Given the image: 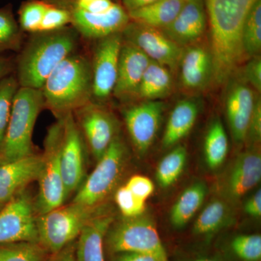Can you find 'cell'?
Instances as JSON below:
<instances>
[{
    "instance_id": "cell-1",
    "label": "cell",
    "mask_w": 261,
    "mask_h": 261,
    "mask_svg": "<svg viewBox=\"0 0 261 261\" xmlns=\"http://www.w3.org/2000/svg\"><path fill=\"white\" fill-rule=\"evenodd\" d=\"M257 0H203L210 32L212 80L223 84L231 80L246 59L243 46L244 24Z\"/></svg>"
},
{
    "instance_id": "cell-2",
    "label": "cell",
    "mask_w": 261,
    "mask_h": 261,
    "mask_svg": "<svg viewBox=\"0 0 261 261\" xmlns=\"http://www.w3.org/2000/svg\"><path fill=\"white\" fill-rule=\"evenodd\" d=\"M32 34L15 63V76L20 87L41 89L53 70L76 50L80 34L72 27Z\"/></svg>"
},
{
    "instance_id": "cell-3",
    "label": "cell",
    "mask_w": 261,
    "mask_h": 261,
    "mask_svg": "<svg viewBox=\"0 0 261 261\" xmlns=\"http://www.w3.org/2000/svg\"><path fill=\"white\" fill-rule=\"evenodd\" d=\"M75 51L53 70L41 89L44 108L58 118L92 102L91 60Z\"/></svg>"
},
{
    "instance_id": "cell-4",
    "label": "cell",
    "mask_w": 261,
    "mask_h": 261,
    "mask_svg": "<svg viewBox=\"0 0 261 261\" xmlns=\"http://www.w3.org/2000/svg\"><path fill=\"white\" fill-rule=\"evenodd\" d=\"M44 108L41 89L19 87L13 99L9 123L0 149V156L5 163L33 154V132L38 116Z\"/></svg>"
},
{
    "instance_id": "cell-5",
    "label": "cell",
    "mask_w": 261,
    "mask_h": 261,
    "mask_svg": "<svg viewBox=\"0 0 261 261\" xmlns=\"http://www.w3.org/2000/svg\"><path fill=\"white\" fill-rule=\"evenodd\" d=\"M105 214L103 205L87 206L72 202L37 217L39 243L47 252L58 254L79 238L84 228Z\"/></svg>"
},
{
    "instance_id": "cell-6",
    "label": "cell",
    "mask_w": 261,
    "mask_h": 261,
    "mask_svg": "<svg viewBox=\"0 0 261 261\" xmlns=\"http://www.w3.org/2000/svg\"><path fill=\"white\" fill-rule=\"evenodd\" d=\"M128 157V150L119 135L115 137L88 178L82 184L73 202L99 206L112 193L120 181Z\"/></svg>"
},
{
    "instance_id": "cell-7",
    "label": "cell",
    "mask_w": 261,
    "mask_h": 261,
    "mask_svg": "<svg viewBox=\"0 0 261 261\" xmlns=\"http://www.w3.org/2000/svg\"><path fill=\"white\" fill-rule=\"evenodd\" d=\"M62 140L63 120L58 118L49 127L44 140L42 168L38 178L39 194L34 203L39 216L61 207L68 197L61 172Z\"/></svg>"
},
{
    "instance_id": "cell-8",
    "label": "cell",
    "mask_w": 261,
    "mask_h": 261,
    "mask_svg": "<svg viewBox=\"0 0 261 261\" xmlns=\"http://www.w3.org/2000/svg\"><path fill=\"white\" fill-rule=\"evenodd\" d=\"M108 250L113 254L137 252L170 261L159 231L146 218H126L108 229L106 235Z\"/></svg>"
},
{
    "instance_id": "cell-9",
    "label": "cell",
    "mask_w": 261,
    "mask_h": 261,
    "mask_svg": "<svg viewBox=\"0 0 261 261\" xmlns=\"http://www.w3.org/2000/svg\"><path fill=\"white\" fill-rule=\"evenodd\" d=\"M36 214L34 202L24 190L7 202L0 210V245L39 243Z\"/></svg>"
},
{
    "instance_id": "cell-10",
    "label": "cell",
    "mask_w": 261,
    "mask_h": 261,
    "mask_svg": "<svg viewBox=\"0 0 261 261\" xmlns=\"http://www.w3.org/2000/svg\"><path fill=\"white\" fill-rule=\"evenodd\" d=\"M123 39L132 43L150 61L175 70L179 66L184 49L160 29L129 22L122 31Z\"/></svg>"
},
{
    "instance_id": "cell-11",
    "label": "cell",
    "mask_w": 261,
    "mask_h": 261,
    "mask_svg": "<svg viewBox=\"0 0 261 261\" xmlns=\"http://www.w3.org/2000/svg\"><path fill=\"white\" fill-rule=\"evenodd\" d=\"M91 61L92 70V99L106 101L113 94L118 74L122 44V32L99 39Z\"/></svg>"
},
{
    "instance_id": "cell-12",
    "label": "cell",
    "mask_w": 261,
    "mask_h": 261,
    "mask_svg": "<svg viewBox=\"0 0 261 261\" xmlns=\"http://www.w3.org/2000/svg\"><path fill=\"white\" fill-rule=\"evenodd\" d=\"M63 140L61 154L62 176L67 197L82 185L84 175L83 140L73 113L62 117Z\"/></svg>"
},
{
    "instance_id": "cell-13",
    "label": "cell",
    "mask_w": 261,
    "mask_h": 261,
    "mask_svg": "<svg viewBox=\"0 0 261 261\" xmlns=\"http://www.w3.org/2000/svg\"><path fill=\"white\" fill-rule=\"evenodd\" d=\"M94 159L99 161L115 137L118 135L116 117L94 102L75 111Z\"/></svg>"
},
{
    "instance_id": "cell-14",
    "label": "cell",
    "mask_w": 261,
    "mask_h": 261,
    "mask_svg": "<svg viewBox=\"0 0 261 261\" xmlns=\"http://www.w3.org/2000/svg\"><path fill=\"white\" fill-rule=\"evenodd\" d=\"M164 103L143 100L126 108L123 112L128 135L136 149L145 154L150 148L162 121Z\"/></svg>"
},
{
    "instance_id": "cell-15",
    "label": "cell",
    "mask_w": 261,
    "mask_h": 261,
    "mask_svg": "<svg viewBox=\"0 0 261 261\" xmlns=\"http://www.w3.org/2000/svg\"><path fill=\"white\" fill-rule=\"evenodd\" d=\"M231 79L225 99L226 117L233 141L242 145L247 140L257 93L241 77Z\"/></svg>"
},
{
    "instance_id": "cell-16",
    "label": "cell",
    "mask_w": 261,
    "mask_h": 261,
    "mask_svg": "<svg viewBox=\"0 0 261 261\" xmlns=\"http://www.w3.org/2000/svg\"><path fill=\"white\" fill-rule=\"evenodd\" d=\"M150 61L143 51L123 39L113 92L117 99L126 100L137 97L141 81Z\"/></svg>"
},
{
    "instance_id": "cell-17",
    "label": "cell",
    "mask_w": 261,
    "mask_h": 261,
    "mask_svg": "<svg viewBox=\"0 0 261 261\" xmlns=\"http://www.w3.org/2000/svg\"><path fill=\"white\" fill-rule=\"evenodd\" d=\"M42 155L32 154L0 166V203L6 204L38 180L42 171Z\"/></svg>"
},
{
    "instance_id": "cell-18",
    "label": "cell",
    "mask_w": 261,
    "mask_h": 261,
    "mask_svg": "<svg viewBox=\"0 0 261 261\" xmlns=\"http://www.w3.org/2000/svg\"><path fill=\"white\" fill-rule=\"evenodd\" d=\"M207 25V16L203 0H190L162 32L178 45H190L203 36Z\"/></svg>"
},
{
    "instance_id": "cell-19",
    "label": "cell",
    "mask_w": 261,
    "mask_h": 261,
    "mask_svg": "<svg viewBox=\"0 0 261 261\" xmlns=\"http://www.w3.org/2000/svg\"><path fill=\"white\" fill-rule=\"evenodd\" d=\"M261 179V156L257 151L248 150L238 156L225 183L230 199L240 200L258 185Z\"/></svg>"
},
{
    "instance_id": "cell-20",
    "label": "cell",
    "mask_w": 261,
    "mask_h": 261,
    "mask_svg": "<svg viewBox=\"0 0 261 261\" xmlns=\"http://www.w3.org/2000/svg\"><path fill=\"white\" fill-rule=\"evenodd\" d=\"M178 67L182 86L187 90H201L212 80L210 50L202 46L194 45L184 49Z\"/></svg>"
},
{
    "instance_id": "cell-21",
    "label": "cell",
    "mask_w": 261,
    "mask_h": 261,
    "mask_svg": "<svg viewBox=\"0 0 261 261\" xmlns=\"http://www.w3.org/2000/svg\"><path fill=\"white\" fill-rule=\"evenodd\" d=\"M113 221V216L105 213L84 228L77 243V261H105L104 240Z\"/></svg>"
},
{
    "instance_id": "cell-22",
    "label": "cell",
    "mask_w": 261,
    "mask_h": 261,
    "mask_svg": "<svg viewBox=\"0 0 261 261\" xmlns=\"http://www.w3.org/2000/svg\"><path fill=\"white\" fill-rule=\"evenodd\" d=\"M198 113V105L194 99H182L176 103L163 134V147L169 148L185 138L195 125Z\"/></svg>"
},
{
    "instance_id": "cell-23",
    "label": "cell",
    "mask_w": 261,
    "mask_h": 261,
    "mask_svg": "<svg viewBox=\"0 0 261 261\" xmlns=\"http://www.w3.org/2000/svg\"><path fill=\"white\" fill-rule=\"evenodd\" d=\"M185 3V0H158L128 13V17L135 23L162 30L177 16Z\"/></svg>"
},
{
    "instance_id": "cell-24",
    "label": "cell",
    "mask_w": 261,
    "mask_h": 261,
    "mask_svg": "<svg viewBox=\"0 0 261 261\" xmlns=\"http://www.w3.org/2000/svg\"><path fill=\"white\" fill-rule=\"evenodd\" d=\"M173 86L172 75L164 65L151 61L146 69L137 97L143 100H159L171 92Z\"/></svg>"
},
{
    "instance_id": "cell-25",
    "label": "cell",
    "mask_w": 261,
    "mask_h": 261,
    "mask_svg": "<svg viewBox=\"0 0 261 261\" xmlns=\"http://www.w3.org/2000/svg\"><path fill=\"white\" fill-rule=\"evenodd\" d=\"M207 193V187L203 182H197L187 187L171 208L170 220L173 226H185L200 208Z\"/></svg>"
},
{
    "instance_id": "cell-26",
    "label": "cell",
    "mask_w": 261,
    "mask_h": 261,
    "mask_svg": "<svg viewBox=\"0 0 261 261\" xmlns=\"http://www.w3.org/2000/svg\"><path fill=\"white\" fill-rule=\"evenodd\" d=\"M228 152L227 134L219 118L211 123L204 142V154L211 169L219 168L224 163Z\"/></svg>"
},
{
    "instance_id": "cell-27",
    "label": "cell",
    "mask_w": 261,
    "mask_h": 261,
    "mask_svg": "<svg viewBox=\"0 0 261 261\" xmlns=\"http://www.w3.org/2000/svg\"><path fill=\"white\" fill-rule=\"evenodd\" d=\"M187 160V151L182 146L175 147L166 154L156 170V178L160 186L163 188L172 186L183 172Z\"/></svg>"
},
{
    "instance_id": "cell-28",
    "label": "cell",
    "mask_w": 261,
    "mask_h": 261,
    "mask_svg": "<svg viewBox=\"0 0 261 261\" xmlns=\"http://www.w3.org/2000/svg\"><path fill=\"white\" fill-rule=\"evenodd\" d=\"M228 206L219 200L212 201L196 220L193 232L198 236H206L219 231L227 221Z\"/></svg>"
},
{
    "instance_id": "cell-29",
    "label": "cell",
    "mask_w": 261,
    "mask_h": 261,
    "mask_svg": "<svg viewBox=\"0 0 261 261\" xmlns=\"http://www.w3.org/2000/svg\"><path fill=\"white\" fill-rule=\"evenodd\" d=\"M243 46L245 56H260L261 50V0H257L247 15L243 30Z\"/></svg>"
},
{
    "instance_id": "cell-30",
    "label": "cell",
    "mask_w": 261,
    "mask_h": 261,
    "mask_svg": "<svg viewBox=\"0 0 261 261\" xmlns=\"http://www.w3.org/2000/svg\"><path fill=\"white\" fill-rule=\"evenodd\" d=\"M22 39V30L10 5L0 8V55L7 51L19 50Z\"/></svg>"
},
{
    "instance_id": "cell-31",
    "label": "cell",
    "mask_w": 261,
    "mask_h": 261,
    "mask_svg": "<svg viewBox=\"0 0 261 261\" xmlns=\"http://www.w3.org/2000/svg\"><path fill=\"white\" fill-rule=\"evenodd\" d=\"M46 252L37 242L1 244L0 261H43Z\"/></svg>"
},
{
    "instance_id": "cell-32",
    "label": "cell",
    "mask_w": 261,
    "mask_h": 261,
    "mask_svg": "<svg viewBox=\"0 0 261 261\" xmlns=\"http://www.w3.org/2000/svg\"><path fill=\"white\" fill-rule=\"evenodd\" d=\"M19 87L14 75L10 74L0 80V149L9 123L13 99Z\"/></svg>"
},
{
    "instance_id": "cell-33",
    "label": "cell",
    "mask_w": 261,
    "mask_h": 261,
    "mask_svg": "<svg viewBox=\"0 0 261 261\" xmlns=\"http://www.w3.org/2000/svg\"><path fill=\"white\" fill-rule=\"evenodd\" d=\"M47 6L44 0H29L23 3L19 10V27L22 32H39Z\"/></svg>"
},
{
    "instance_id": "cell-34",
    "label": "cell",
    "mask_w": 261,
    "mask_h": 261,
    "mask_svg": "<svg viewBox=\"0 0 261 261\" xmlns=\"http://www.w3.org/2000/svg\"><path fill=\"white\" fill-rule=\"evenodd\" d=\"M231 251L242 261H260V234H242L235 237L230 244Z\"/></svg>"
},
{
    "instance_id": "cell-35",
    "label": "cell",
    "mask_w": 261,
    "mask_h": 261,
    "mask_svg": "<svg viewBox=\"0 0 261 261\" xmlns=\"http://www.w3.org/2000/svg\"><path fill=\"white\" fill-rule=\"evenodd\" d=\"M115 200L121 214L126 218L138 217L145 211V201L134 195L126 186L117 190Z\"/></svg>"
},
{
    "instance_id": "cell-36",
    "label": "cell",
    "mask_w": 261,
    "mask_h": 261,
    "mask_svg": "<svg viewBox=\"0 0 261 261\" xmlns=\"http://www.w3.org/2000/svg\"><path fill=\"white\" fill-rule=\"evenodd\" d=\"M70 21L69 13L66 10L48 3L39 32H51L64 28L70 24Z\"/></svg>"
},
{
    "instance_id": "cell-37",
    "label": "cell",
    "mask_w": 261,
    "mask_h": 261,
    "mask_svg": "<svg viewBox=\"0 0 261 261\" xmlns=\"http://www.w3.org/2000/svg\"><path fill=\"white\" fill-rule=\"evenodd\" d=\"M241 78L257 93L261 92V59L260 56L252 58L244 67Z\"/></svg>"
},
{
    "instance_id": "cell-38",
    "label": "cell",
    "mask_w": 261,
    "mask_h": 261,
    "mask_svg": "<svg viewBox=\"0 0 261 261\" xmlns=\"http://www.w3.org/2000/svg\"><path fill=\"white\" fill-rule=\"evenodd\" d=\"M125 186L134 195L144 201L147 200L152 195L154 190L152 181L149 178L140 175L130 177Z\"/></svg>"
},
{
    "instance_id": "cell-39",
    "label": "cell",
    "mask_w": 261,
    "mask_h": 261,
    "mask_svg": "<svg viewBox=\"0 0 261 261\" xmlns=\"http://www.w3.org/2000/svg\"><path fill=\"white\" fill-rule=\"evenodd\" d=\"M261 138V101L260 97L257 95L255 106L250 118L247 132V140H250L254 143L260 142Z\"/></svg>"
},
{
    "instance_id": "cell-40",
    "label": "cell",
    "mask_w": 261,
    "mask_h": 261,
    "mask_svg": "<svg viewBox=\"0 0 261 261\" xmlns=\"http://www.w3.org/2000/svg\"><path fill=\"white\" fill-rule=\"evenodd\" d=\"M245 211L247 215L254 218L261 216V191L260 189L247 201Z\"/></svg>"
},
{
    "instance_id": "cell-41",
    "label": "cell",
    "mask_w": 261,
    "mask_h": 261,
    "mask_svg": "<svg viewBox=\"0 0 261 261\" xmlns=\"http://www.w3.org/2000/svg\"><path fill=\"white\" fill-rule=\"evenodd\" d=\"M116 255L114 261H159L151 255L137 252H121Z\"/></svg>"
},
{
    "instance_id": "cell-42",
    "label": "cell",
    "mask_w": 261,
    "mask_h": 261,
    "mask_svg": "<svg viewBox=\"0 0 261 261\" xmlns=\"http://www.w3.org/2000/svg\"><path fill=\"white\" fill-rule=\"evenodd\" d=\"M15 62L11 58L0 55V80L13 73Z\"/></svg>"
},
{
    "instance_id": "cell-43",
    "label": "cell",
    "mask_w": 261,
    "mask_h": 261,
    "mask_svg": "<svg viewBox=\"0 0 261 261\" xmlns=\"http://www.w3.org/2000/svg\"><path fill=\"white\" fill-rule=\"evenodd\" d=\"M156 1L158 0H122L123 8L126 10L127 13L144 8Z\"/></svg>"
},
{
    "instance_id": "cell-44",
    "label": "cell",
    "mask_w": 261,
    "mask_h": 261,
    "mask_svg": "<svg viewBox=\"0 0 261 261\" xmlns=\"http://www.w3.org/2000/svg\"><path fill=\"white\" fill-rule=\"evenodd\" d=\"M58 255L54 261H77L73 249H63L62 251L58 252Z\"/></svg>"
},
{
    "instance_id": "cell-45",
    "label": "cell",
    "mask_w": 261,
    "mask_h": 261,
    "mask_svg": "<svg viewBox=\"0 0 261 261\" xmlns=\"http://www.w3.org/2000/svg\"><path fill=\"white\" fill-rule=\"evenodd\" d=\"M195 261H216V260H211V259L202 258V259H198V260H196Z\"/></svg>"
},
{
    "instance_id": "cell-46",
    "label": "cell",
    "mask_w": 261,
    "mask_h": 261,
    "mask_svg": "<svg viewBox=\"0 0 261 261\" xmlns=\"http://www.w3.org/2000/svg\"><path fill=\"white\" fill-rule=\"evenodd\" d=\"M5 163V161H4V159H3V158L0 156V166H1V165L4 164Z\"/></svg>"
},
{
    "instance_id": "cell-47",
    "label": "cell",
    "mask_w": 261,
    "mask_h": 261,
    "mask_svg": "<svg viewBox=\"0 0 261 261\" xmlns=\"http://www.w3.org/2000/svg\"><path fill=\"white\" fill-rule=\"evenodd\" d=\"M5 204L0 203V210H1L2 208H3V207H4V205Z\"/></svg>"
},
{
    "instance_id": "cell-48",
    "label": "cell",
    "mask_w": 261,
    "mask_h": 261,
    "mask_svg": "<svg viewBox=\"0 0 261 261\" xmlns=\"http://www.w3.org/2000/svg\"><path fill=\"white\" fill-rule=\"evenodd\" d=\"M185 1H186V2H187V1H190V0H185Z\"/></svg>"
}]
</instances>
